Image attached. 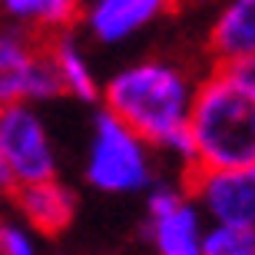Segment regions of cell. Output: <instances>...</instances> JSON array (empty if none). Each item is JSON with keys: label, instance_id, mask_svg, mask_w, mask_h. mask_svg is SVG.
Wrapping results in <instances>:
<instances>
[{"label": "cell", "instance_id": "cell-4", "mask_svg": "<svg viewBox=\"0 0 255 255\" xmlns=\"http://www.w3.org/2000/svg\"><path fill=\"white\" fill-rule=\"evenodd\" d=\"M0 156L13 189L60 176V152L40 106L13 103L0 110Z\"/></svg>", "mask_w": 255, "mask_h": 255}, {"label": "cell", "instance_id": "cell-1", "mask_svg": "<svg viewBox=\"0 0 255 255\" xmlns=\"http://www.w3.org/2000/svg\"><path fill=\"white\" fill-rule=\"evenodd\" d=\"M196 96V76L172 60H139L120 66L100 86V110L123 120L156 152H166L182 169H192L189 110Z\"/></svg>", "mask_w": 255, "mask_h": 255}, {"label": "cell", "instance_id": "cell-15", "mask_svg": "<svg viewBox=\"0 0 255 255\" xmlns=\"http://www.w3.org/2000/svg\"><path fill=\"white\" fill-rule=\"evenodd\" d=\"M216 70L226 76L232 86H239L242 93H249L255 100V50L246 53V57H239V60H229V63L216 66Z\"/></svg>", "mask_w": 255, "mask_h": 255}, {"label": "cell", "instance_id": "cell-14", "mask_svg": "<svg viewBox=\"0 0 255 255\" xmlns=\"http://www.w3.org/2000/svg\"><path fill=\"white\" fill-rule=\"evenodd\" d=\"M0 255H40L37 236L20 219H0Z\"/></svg>", "mask_w": 255, "mask_h": 255}, {"label": "cell", "instance_id": "cell-7", "mask_svg": "<svg viewBox=\"0 0 255 255\" xmlns=\"http://www.w3.org/2000/svg\"><path fill=\"white\" fill-rule=\"evenodd\" d=\"M172 7L176 0H83L76 23L90 40L116 47L152 27L156 20L169 17Z\"/></svg>", "mask_w": 255, "mask_h": 255}, {"label": "cell", "instance_id": "cell-10", "mask_svg": "<svg viewBox=\"0 0 255 255\" xmlns=\"http://www.w3.org/2000/svg\"><path fill=\"white\" fill-rule=\"evenodd\" d=\"M47 57L57 70V80L63 86V96H73L80 103H100V76H96L86 47L76 40L73 30L47 37Z\"/></svg>", "mask_w": 255, "mask_h": 255}, {"label": "cell", "instance_id": "cell-2", "mask_svg": "<svg viewBox=\"0 0 255 255\" xmlns=\"http://www.w3.org/2000/svg\"><path fill=\"white\" fill-rule=\"evenodd\" d=\"M186 129L192 169H255V100L216 66L196 80Z\"/></svg>", "mask_w": 255, "mask_h": 255}, {"label": "cell", "instance_id": "cell-5", "mask_svg": "<svg viewBox=\"0 0 255 255\" xmlns=\"http://www.w3.org/2000/svg\"><path fill=\"white\" fill-rule=\"evenodd\" d=\"M146 219L156 255H202L206 219L182 182H152L146 189Z\"/></svg>", "mask_w": 255, "mask_h": 255}, {"label": "cell", "instance_id": "cell-3", "mask_svg": "<svg viewBox=\"0 0 255 255\" xmlns=\"http://www.w3.org/2000/svg\"><path fill=\"white\" fill-rule=\"evenodd\" d=\"M83 179L106 196L146 192L156 182V149L123 120L96 110L83 156Z\"/></svg>", "mask_w": 255, "mask_h": 255}, {"label": "cell", "instance_id": "cell-8", "mask_svg": "<svg viewBox=\"0 0 255 255\" xmlns=\"http://www.w3.org/2000/svg\"><path fill=\"white\" fill-rule=\"evenodd\" d=\"M17 219L33 236H60L76 216V192L60 176L10 189Z\"/></svg>", "mask_w": 255, "mask_h": 255}, {"label": "cell", "instance_id": "cell-6", "mask_svg": "<svg viewBox=\"0 0 255 255\" xmlns=\"http://www.w3.org/2000/svg\"><path fill=\"white\" fill-rule=\"evenodd\" d=\"M182 186L206 226L255 232V169H189Z\"/></svg>", "mask_w": 255, "mask_h": 255}, {"label": "cell", "instance_id": "cell-16", "mask_svg": "<svg viewBox=\"0 0 255 255\" xmlns=\"http://www.w3.org/2000/svg\"><path fill=\"white\" fill-rule=\"evenodd\" d=\"M10 176H7V166H3V156H0V196H10Z\"/></svg>", "mask_w": 255, "mask_h": 255}, {"label": "cell", "instance_id": "cell-12", "mask_svg": "<svg viewBox=\"0 0 255 255\" xmlns=\"http://www.w3.org/2000/svg\"><path fill=\"white\" fill-rule=\"evenodd\" d=\"M43 50H47V40L43 37L0 20V73L23 70V66H27L30 60H37Z\"/></svg>", "mask_w": 255, "mask_h": 255}, {"label": "cell", "instance_id": "cell-11", "mask_svg": "<svg viewBox=\"0 0 255 255\" xmlns=\"http://www.w3.org/2000/svg\"><path fill=\"white\" fill-rule=\"evenodd\" d=\"M80 3L83 0H0V20L47 40L73 30Z\"/></svg>", "mask_w": 255, "mask_h": 255}, {"label": "cell", "instance_id": "cell-9", "mask_svg": "<svg viewBox=\"0 0 255 255\" xmlns=\"http://www.w3.org/2000/svg\"><path fill=\"white\" fill-rule=\"evenodd\" d=\"M255 50V0H226L206 33V53L212 66L239 60Z\"/></svg>", "mask_w": 255, "mask_h": 255}, {"label": "cell", "instance_id": "cell-13", "mask_svg": "<svg viewBox=\"0 0 255 255\" xmlns=\"http://www.w3.org/2000/svg\"><path fill=\"white\" fill-rule=\"evenodd\" d=\"M202 255H255V232L236 226H206Z\"/></svg>", "mask_w": 255, "mask_h": 255}]
</instances>
